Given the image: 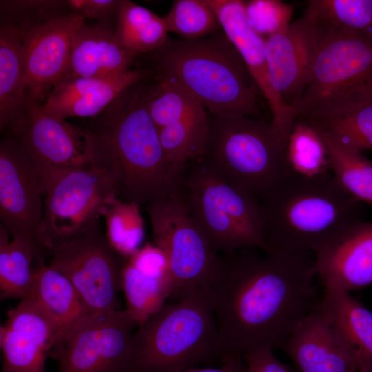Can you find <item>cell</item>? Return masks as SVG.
I'll use <instances>...</instances> for the list:
<instances>
[{
  "label": "cell",
  "mask_w": 372,
  "mask_h": 372,
  "mask_svg": "<svg viewBox=\"0 0 372 372\" xmlns=\"http://www.w3.org/2000/svg\"><path fill=\"white\" fill-rule=\"evenodd\" d=\"M40 106L28 110L6 129L27 151L44 196L54 176L93 165L94 158L90 138L83 128L42 111Z\"/></svg>",
  "instance_id": "cell-13"
},
{
  "label": "cell",
  "mask_w": 372,
  "mask_h": 372,
  "mask_svg": "<svg viewBox=\"0 0 372 372\" xmlns=\"http://www.w3.org/2000/svg\"><path fill=\"white\" fill-rule=\"evenodd\" d=\"M318 308L359 368L372 362V312L349 291L327 283Z\"/></svg>",
  "instance_id": "cell-23"
},
{
  "label": "cell",
  "mask_w": 372,
  "mask_h": 372,
  "mask_svg": "<svg viewBox=\"0 0 372 372\" xmlns=\"http://www.w3.org/2000/svg\"><path fill=\"white\" fill-rule=\"evenodd\" d=\"M58 338L56 324L37 300L21 299L1 326L2 372H46V358Z\"/></svg>",
  "instance_id": "cell-17"
},
{
  "label": "cell",
  "mask_w": 372,
  "mask_h": 372,
  "mask_svg": "<svg viewBox=\"0 0 372 372\" xmlns=\"http://www.w3.org/2000/svg\"><path fill=\"white\" fill-rule=\"evenodd\" d=\"M305 11L372 39V0H309Z\"/></svg>",
  "instance_id": "cell-35"
},
{
  "label": "cell",
  "mask_w": 372,
  "mask_h": 372,
  "mask_svg": "<svg viewBox=\"0 0 372 372\" xmlns=\"http://www.w3.org/2000/svg\"><path fill=\"white\" fill-rule=\"evenodd\" d=\"M72 12L116 26L122 0H68Z\"/></svg>",
  "instance_id": "cell-39"
},
{
  "label": "cell",
  "mask_w": 372,
  "mask_h": 372,
  "mask_svg": "<svg viewBox=\"0 0 372 372\" xmlns=\"http://www.w3.org/2000/svg\"><path fill=\"white\" fill-rule=\"evenodd\" d=\"M227 360L218 337L209 284L179 302L163 305L133 333L126 372H180L203 362Z\"/></svg>",
  "instance_id": "cell-5"
},
{
  "label": "cell",
  "mask_w": 372,
  "mask_h": 372,
  "mask_svg": "<svg viewBox=\"0 0 372 372\" xmlns=\"http://www.w3.org/2000/svg\"><path fill=\"white\" fill-rule=\"evenodd\" d=\"M208 115L200 158L229 183L258 198L295 174L287 145L271 123L244 116Z\"/></svg>",
  "instance_id": "cell-6"
},
{
  "label": "cell",
  "mask_w": 372,
  "mask_h": 372,
  "mask_svg": "<svg viewBox=\"0 0 372 372\" xmlns=\"http://www.w3.org/2000/svg\"><path fill=\"white\" fill-rule=\"evenodd\" d=\"M31 296L56 324L59 331L57 343L90 314L72 282L44 262L33 267Z\"/></svg>",
  "instance_id": "cell-25"
},
{
  "label": "cell",
  "mask_w": 372,
  "mask_h": 372,
  "mask_svg": "<svg viewBox=\"0 0 372 372\" xmlns=\"http://www.w3.org/2000/svg\"><path fill=\"white\" fill-rule=\"evenodd\" d=\"M164 19L168 32L184 39H202L222 30L206 0H176Z\"/></svg>",
  "instance_id": "cell-34"
},
{
  "label": "cell",
  "mask_w": 372,
  "mask_h": 372,
  "mask_svg": "<svg viewBox=\"0 0 372 372\" xmlns=\"http://www.w3.org/2000/svg\"><path fill=\"white\" fill-rule=\"evenodd\" d=\"M242 357H233L223 362L218 368H189L180 372H245L241 362Z\"/></svg>",
  "instance_id": "cell-41"
},
{
  "label": "cell",
  "mask_w": 372,
  "mask_h": 372,
  "mask_svg": "<svg viewBox=\"0 0 372 372\" xmlns=\"http://www.w3.org/2000/svg\"><path fill=\"white\" fill-rule=\"evenodd\" d=\"M157 84L152 76L131 85L83 128L94 164L111 176L127 201L140 206L179 192L187 167L167 156L150 116Z\"/></svg>",
  "instance_id": "cell-2"
},
{
  "label": "cell",
  "mask_w": 372,
  "mask_h": 372,
  "mask_svg": "<svg viewBox=\"0 0 372 372\" xmlns=\"http://www.w3.org/2000/svg\"><path fill=\"white\" fill-rule=\"evenodd\" d=\"M128 262L146 276L154 278L169 277L167 256L154 243H146L128 258Z\"/></svg>",
  "instance_id": "cell-38"
},
{
  "label": "cell",
  "mask_w": 372,
  "mask_h": 372,
  "mask_svg": "<svg viewBox=\"0 0 372 372\" xmlns=\"http://www.w3.org/2000/svg\"><path fill=\"white\" fill-rule=\"evenodd\" d=\"M111 176L93 164L72 168L54 176L44 195V212L36 239L41 251L50 253L96 218L118 197Z\"/></svg>",
  "instance_id": "cell-10"
},
{
  "label": "cell",
  "mask_w": 372,
  "mask_h": 372,
  "mask_svg": "<svg viewBox=\"0 0 372 372\" xmlns=\"http://www.w3.org/2000/svg\"><path fill=\"white\" fill-rule=\"evenodd\" d=\"M72 13L69 1L14 0L0 1L1 23L25 32Z\"/></svg>",
  "instance_id": "cell-36"
},
{
  "label": "cell",
  "mask_w": 372,
  "mask_h": 372,
  "mask_svg": "<svg viewBox=\"0 0 372 372\" xmlns=\"http://www.w3.org/2000/svg\"><path fill=\"white\" fill-rule=\"evenodd\" d=\"M358 372H372V362L361 366L358 369Z\"/></svg>",
  "instance_id": "cell-42"
},
{
  "label": "cell",
  "mask_w": 372,
  "mask_h": 372,
  "mask_svg": "<svg viewBox=\"0 0 372 372\" xmlns=\"http://www.w3.org/2000/svg\"><path fill=\"white\" fill-rule=\"evenodd\" d=\"M246 21L264 38L284 32L291 23L293 8L281 1H243Z\"/></svg>",
  "instance_id": "cell-37"
},
{
  "label": "cell",
  "mask_w": 372,
  "mask_h": 372,
  "mask_svg": "<svg viewBox=\"0 0 372 372\" xmlns=\"http://www.w3.org/2000/svg\"><path fill=\"white\" fill-rule=\"evenodd\" d=\"M224 254L209 282L219 341L227 360L260 349H281L318 307L311 252Z\"/></svg>",
  "instance_id": "cell-1"
},
{
  "label": "cell",
  "mask_w": 372,
  "mask_h": 372,
  "mask_svg": "<svg viewBox=\"0 0 372 372\" xmlns=\"http://www.w3.org/2000/svg\"><path fill=\"white\" fill-rule=\"evenodd\" d=\"M0 225V296L1 300L29 297L33 282V251L25 244L12 239Z\"/></svg>",
  "instance_id": "cell-29"
},
{
  "label": "cell",
  "mask_w": 372,
  "mask_h": 372,
  "mask_svg": "<svg viewBox=\"0 0 372 372\" xmlns=\"http://www.w3.org/2000/svg\"><path fill=\"white\" fill-rule=\"evenodd\" d=\"M156 76L158 84L149 110L157 129L207 114L200 101L180 84Z\"/></svg>",
  "instance_id": "cell-32"
},
{
  "label": "cell",
  "mask_w": 372,
  "mask_h": 372,
  "mask_svg": "<svg viewBox=\"0 0 372 372\" xmlns=\"http://www.w3.org/2000/svg\"><path fill=\"white\" fill-rule=\"evenodd\" d=\"M215 11L221 28L236 48L272 114L271 125L280 140L287 144L296 121L294 111L286 106L270 86L265 56L266 38L247 24L240 0H206Z\"/></svg>",
  "instance_id": "cell-18"
},
{
  "label": "cell",
  "mask_w": 372,
  "mask_h": 372,
  "mask_svg": "<svg viewBox=\"0 0 372 372\" xmlns=\"http://www.w3.org/2000/svg\"><path fill=\"white\" fill-rule=\"evenodd\" d=\"M126 310L138 327L157 312L172 295L169 277L154 278L140 272L128 260L122 273Z\"/></svg>",
  "instance_id": "cell-30"
},
{
  "label": "cell",
  "mask_w": 372,
  "mask_h": 372,
  "mask_svg": "<svg viewBox=\"0 0 372 372\" xmlns=\"http://www.w3.org/2000/svg\"><path fill=\"white\" fill-rule=\"evenodd\" d=\"M0 130L27 113L21 32L0 23Z\"/></svg>",
  "instance_id": "cell-26"
},
{
  "label": "cell",
  "mask_w": 372,
  "mask_h": 372,
  "mask_svg": "<svg viewBox=\"0 0 372 372\" xmlns=\"http://www.w3.org/2000/svg\"><path fill=\"white\" fill-rule=\"evenodd\" d=\"M245 372H289V369L273 355V350L264 348L245 354Z\"/></svg>",
  "instance_id": "cell-40"
},
{
  "label": "cell",
  "mask_w": 372,
  "mask_h": 372,
  "mask_svg": "<svg viewBox=\"0 0 372 372\" xmlns=\"http://www.w3.org/2000/svg\"><path fill=\"white\" fill-rule=\"evenodd\" d=\"M71 13L21 32L28 110L39 107L54 86L70 74L76 35L84 23Z\"/></svg>",
  "instance_id": "cell-16"
},
{
  "label": "cell",
  "mask_w": 372,
  "mask_h": 372,
  "mask_svg": "<svg viewBox=\"0 0 372 372\" xmlns=\"http://www.w3.org/2000/svg\"><path fill=\"white\" fill-rule=\"evenodd\" d=\"M329 28V23L304 10L284 32L266 39L269 83L293 110L303 95L313 60Z\"/></svg>",
  "instance_id": "cell-15"
},
{
  "label": "cell",
  "mask_w": 372,
  "mask_h": 372,
  "mask_svg": "<svg viewBox=\"0 0 372 372\" xmlns=\"http://www.w3.org/2000/svg\"><path fill=\"white\" fill-rule=\"evenodd\" d=\"M44 196L32 162L23 146L8 134L0 142V220L12 239L27 245L43 263L37 231Z\"/></svg>",
  "instance_id": "cell-14"
},
{
  "label": "cell",
  "mask_w": 372,
  "mask_h": 372,
  "mask_svg": "<svg viewBox=\"0 0 372 372\" xmlns=\"http://www.w3.org/2000/svg\"><path fill=\"white\" fill-rule=\"evenodd\" d=\"M370 91L372 39L329 24L313 60L305 90L293 110L298 119L327 99Z\"/></svg>",
  "instance_id": "cell-11"
},
{
  "label": "cell",
  "mask_w": 372,
  "mask_h": 372,
  "mask_svg": "<svg viewBox=\"0 0 372 372\" xmlns=\"http://www.w3.org/2000/svg\"><path fill=\"white\" fill-rule=\"evenodd\" d=\"M305 121L320 136L338 185L355 200L372 205V162L362 153L338 144L319 125Z\"/></svg>",
  "instance_id": "cell-28"
},
{
  "label": "cell",
  "mask_w": 372,
  "mask_h": 372,
  "mask_svg": "<svg viewBox=\"0 0 372 372\" xmlns=\"http://www.w3.org/2000/svg\"><path fill=\"white\" fill-rule=\"evenodd\" d=\"M136 326L126 309L89 314L49 356L56 372H126Z\"/></svg>",
  "instance_id": "cell-12"
},
{
  "label": "cell",
  "mask_w": 372,
  "mask_h": 372,
  "mask_svg": "<svg viewBox=\"0 0 372 372\" xmlns=\"http://www.w3.org/2000/svg\"><path fill=\"white\" fill-rule=\"evenodd\" d=\"M256 198L266 253H315L362 221V203L329 173L294 174Z\"/></svg>",
  "instance_id": "cell-3"
},
{
  "label": "cell",
  "mask_w": 372,
  "mask_h": 372,
  "mask_svg": "<svg viewBox=\"0 0 372 372\" xmlns=\"http://www.w3.org/2000/svg\"><path fill=\"white\" fill-rule=\"evenodd\" d=\"M181 192L190 214L215 253L263 249L257 198L229 183L202 158L187 165Z\"/></svg>",
  "instance_id": "cell-7"
},
{
  "label": "cell",
  "mask_w": 372,
  "mask_h": 372,
  "mask_svg": "<svg viewBox=\"0 0 372 372\" xmlns=\"http://www.w3.org/2000/svg\"><path fill=\"white\" fill-rule=\"evenodd\" d=\"M153 75L148 68L129 69L105 77L68 75L54 86L40 109L64 119L92 118L127 87Z\"/></svg>",
  "instance_id": "cell-19"
},
{
  "label": "cell",
  "mask_w": 372,
  "mask_h": 372,
  "mask_svg": "<svg viewBox=\"0 0 372 372\" xmlns=\"http://www.w3.org/2000/svg\"><path fill=\"white\" fill-rule=\"evenodd\" d=\"M99 218L50 252L49 265L72 282L90 314L118 310L122 273L128 260L111 246Z\"/></svg>",
  "instance_id": "cell-9"
},
{
  "label": "cell",
  "mask_w": 372,
  "mask_h": 372,
  "mask_svg": "<svg viewBox=\"0 0 372 372\" xmlns=\"http://www.w3.org/2000/svg\"><path fill=\"white\" fill-rule=\"evenodd\" d=\"M114 29L110 24L84 21L76 35L69 75L105 77L130 69L138 55L118 42Z\"/></svg>",
  "instance_id": "cell-24"
},
{
  "label": "cell",
  "mask_w": 372,
  "mask_h": 372,
  "mask_svg": "<svg viewBox=\"0 0 372 372\" xmlns=\"http://www.w3.org/2000/svg\"><path fill=\"white\" fill-rule=\"evenodd\" d=\"M101 216L105 220L106 237L119 254L129 258L143 247L145 230L140 205L117 197L103 207Z\"/></svg>",
  "instance_id": "cell-31"
},
{
  "label": "cell",
  "mask_w": 372,
  "mask_h": 372,
  "mask_svg": "<svg viewBox=\"0 0 372 372\" xmlns=\"http://www.w3.org/2000/svg\"><path fill=\"white\" fill-rule=\"evenodd\" d=\"M322 285L350 291L372 284V221H360L315 252Z\"/></svg>",
  "instance_id": "cell-20"
},
{
  "label": "cell",
  "mask_w": 372,
  "mask_h": 372,
  "mask_svg": "<svg viewBox=\"0 0 372 372\" xmlns=\"http://www.w3.org/2000/svg\"><path fill=\"white\" fill-rule=\"evenodd\" d=\"M287 157L293 172L304 176L329 173L330 165L323 142L305 120L298 118L289 134Z\"/></svg>",
  "instance_id": "cell-33"
},
{
  "label": "cell",
  "mask_w": 372,
  "mask_h": 372,
  "mask_svg": "<svg viewBox=\"0 0 372 372\" xmlns=\"http://www.w3.org/2000/svg\"><path fill=\"white\" fill-rule=\"evenodd\" d=\"M281 349L299 372H358L357 364L318 305L297 326Z\"/></svg>",
  "instance_id": "cell-21"
},
{
  "label": "cell",
  "mask_w": 372,
  "mask_h": 372,
  "mask_svg": "<svg viewBox=\"0 0 372 372\" xmlns=\"http://www.w3.org/2000/svg\"><path fill=\"white\" fill-rule=\"evenodd\" d=\"M145 57L154 75L180 84L209 113L258 116L264 97L223 30L198 39L168 38Z\"/></svg>",
  "instance_id": "cell-4"
},
{
  "label": "cell",
  "mask_w": 372,
  "mask_h": 372,
  "mask_svg": "<svg viewBox=\"0 0 372 372\" xmlns=\"http://www.w3.org/2000/svg\"><path fill=\"white\" fill-rule=\"evenodd\" d=\"M299 118L319 125L347 149L372 150V91L327 99Z\"/></svg>",
  "instance_id": "cell-22"
},
{
  "label": "cell",
  "mask_w": 372,
  "mask_h": 372,
  "mask_svg": "<svg viewBox=\"0 0 372 372\" xmlns=\"http://www.w3.org/2000/svg\"><path fill=\"white\" fill-rule=\"evenodd\" d=\"M164 17L129 0H122L114 34L125 49L145 54L163 45L169 38Z\"/></svg>",
  "instance_id": "cell-27"
},
{
  "label": "cell",
  "mask_w": 372,
  "mask_h": 372,
  "mask_svg": "<svg viewBox=\"0 0 372 372\" xmlns=\"http://www.w3.org/2000/svg\"><path fill=\"white\" fill-rule=\"evenodd\" d=\"M147 211L154 244L168 260L171 296L181 299L192 289L209 284L220 257L193 219L181 190L148 203Z\"/></svg>",
  "instance_id": "cell-8"
}]
</instances>
